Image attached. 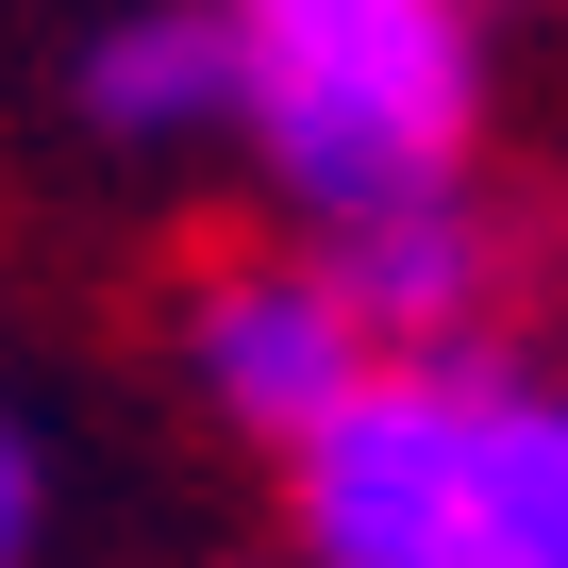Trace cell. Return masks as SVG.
Masks as SVG:
<instances>
[{
    "label": "cell",
    "instance_id": "6da1fadb",
    "mask_svg": "<svg viewBox=\"0 0 568 568\" xmlns=\"http://www.w3.org/2000/svg\"><path fill=\"white\" fill-rule=\"evenodd\" d=\"M234 68H251V151L284 168V201H402L468 168L485 118V34L468 0H234Z\"/></svg>",
    "mask_w": 568,
    "mask_h": 568
},
{
    "label": "cell",
    "instance_id": "7a4b0ae2",
    "mask_svg": "<svg viewBox=\"0 0 568 568\" xmlns=\"http://www.w3.org/2000/svg\"><path fill=\"white\" fill-rule=\"evenodd\" d=\"M302 568H468V368L385 352L352 402L284 435Z\"/></svg>",
    "mask_w": 568,
    "mask_h": 568
},
{
    "label": "cell",
    "instance_id": "3957f363",
    "mask_svg": "<svg viewBox=\"0 0 568 568\" xmlns=\"http://www.w3.org/2000/svg\"><path fill=\"white\" fill-rule=\"evenodd\" d=\"M385 352H368V318L335 302V267H284V251H251V267H201L184 284V385L234 418V435H302L318 402H352Z\"/></svg>",
    "mask_w": 568,
    "mask_h": 568
},
{
    "label": "cell",
    "instance_id": "277c9868",
    "mask_svg": "<svg viewBox=\"0 0 568 568\" xmlns=\"http://www.w3.org/2000/svg\"><path fill=\"white\" fill-rule=\"evenodd\" d=\"M335 302L368 318V352H468V318L501 302V234L452 201V184H402V201H352L335 217Z\"/></svg>",
    "mask_w": 568,
    "mask_h": 568
},
{
    "label": "cell",
    "instance_id": "5b68a950",
    "mask_svg": "<svg viewBox=\"0 0 568 568\" xmlns=\"http://www.w3.org/2000/svg\"><path fill=\"white\" fill-rule=\"evenodd\" d=\"M251 68H234V0H134V18L84 34V134L118 151H184V134H234Z\"/></svg>",
    "mask_w": 568,
    "mask_h": 568
},
{
    "label": "cell",
    "instance_id": "8992f818",
    "mask_svg": "<svg viewBox=\"0 0 568 568\" xmlns=\"http://www.w3.org/2000/svg\"><path fill=\"white\" fill-rule=\"evenodd\" d=\"M468 568H568V385H468Z\"/></svg>",
    "mask_w": 568,
    "mask_h": 568
},
{
    "label": "cell",
    "instance_id": "52a82bcc",
    "mask_svg": "<svg viewBox=\"0 0 568 568\" xmlns=\"http://www.w3.org/2000/svg\"><path fill=\"white\" fill-rule=\"evenodd\" d=\"M34 518H51V468H34V435H18V418H0V568L34 551Z\"/></svg>",
    "mask_w": 568,
    "mask_h": 568
}]
</instances>
